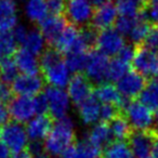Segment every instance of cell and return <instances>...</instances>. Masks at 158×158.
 <instances>
[{
  "label": "cell",
  "mask_w": 158,
  "mask_h": 158,
  "mask_svg": "<svg viewBox=\"0 0 158 158\" xmlns=\"http://www.w3.org/2000/svg\"><path fill=\"white\" fill-rule=\"evenodd\" d=\"M94 86L85 73L74 74L67 85V94L77 106L93 95Z\"/></svg>",
  "instance_id": "cell-9"
},
{
  "label": "cell",
  "mask_w": 158,
  "mask_h": 158,
  "mask_svg": "<svg viewBox=\"0 0 158 158\" xmlns=\"http://www.w3.org/2000/svg\"><path fill=\"white\" fill-rule=\"evenodd\" d=\"M40 72L44 81L55 88H64L69 82V70L63 54L53 47L42 51L39 59Z\"/></svg>",
  "instance_id": "cell-1"
},
{
  "label": "cell",
  "mask_w": 158,
  "mask_h": 158,
  "mask_svg": "<svg viewBox=\"0 0 158 158\" xmlns=\"http://www.w3.org/2000/svg\"><path fill=\"white\" fill-rule=\"evenodd\" d=\"M139 16H140V14H139L138 16H134V18H130V16H121L120 15L118 19H117L116 23H115L116 31L123 36H129L130 31H132L133 26L135 25Z\"/></svg>",
  "instance_id": "cell-35"
},
{
  "label": "cell",
  "mask_w": 158,
  "mask_h": 158,
  "mask_svg": "<svg viewBox=\"0 0 158 158\" xmlns=\"http://www.w3.org/2000/svg\"><path fill=\"white\" fill-rule=\"evenodd\" d=\"M16 44L12 31H0V59L13 56L18 50Z\"/></svg>",
  "instance_id": "cell-33"
},
{
  "label": "cell",
  "mask_w": 158,
  "mask_h": 158,
  "mask_svg": "<svg viewBox=\"0 0 158 158\" xmlns=\"http://www.w3.org/2000/svg\"><path fill=\"white\" fill-rule=\"evenodd\" d=\"M10 121V114L5 104L0 103V127H3Z\"/></svg>",
  "instance_id": "cell-46"
},
{
  "label": "cell",
  "mask_w": 158,
  "mask_h": 158,
  "mask_svg": "<svg viewBox=\"0 0 158 158\" xmlns=\"http://www.w3.org/2000/svg\"><path fill=\"white\" fill-rule=\"evenodd\" d=\"M18 72V66L13 56L0 59V79L2 80V82L8 85L13 82L19 76Z\"/></svg>",
  "instance_id": "cell-30"
},
{
  "label": "cell",
  "mask_w": 158,
  "mask_h": 158,
  "mask_svg": "<svg viewBox=\"0 0 158 158\" xmlns=\"http://www.w3.org/2000/svg\"><path fill=\"white\" fill-rule=\"evenodd\" d=\"M27 31H28L25 28V26H23V25H16L15 28H14L13 31H12L16 44H19L22 46L23 42H24V40H25V38H26Z\"/></svg>",
  "instance_id": "cell-44"
},
{
  "label": "cell",
  "mask_w": 158,
  "mask_h": 158,
  "mask_svg": "<svg viewBox=\"0 0 158 158\" xmlns=\"http://www.w3.org/2000/svg\"><path fill=\"white\" fill-rule=\"evenodd\" d=\"M130 68V64L121 61L120 59L112 60L108 64L107 74H106V81H118L121 77H123L128 73Z\"/></svg>",
  "instance_id": "cell-32"
},
{
  "label": "cell",
  "mask_w": 158,
  "mask_h": 158,
  "mask_svg": "<svg viewBox=\"0 0 158 158\" xmlns=\"http://www.w3.org/2000/svg\"><path fill=\"white\" fill-rule=\"evenodd\" d=\"M133 130H148L153 128L154 116L151 110L141 102L132 100L123 113Z\"/></svg>",
  "instance_id": "cell-7"
},
{
  "label": "cell",
  "mask_w": 158,
  "mask_h": 158,
  "mask_svg": "<svg viewBox=\"0 0 158 158\" xmlns=\"http://www.w3.org/2000/svg\"><path fill=\"white\" fill-rule=\"evenodd\" d=\"M131 64L133 70L148 80L158 77V53L144 44L135 46V53Z\"/></svg>",
  "instance_id": "cell-3"
},
{
  "label": "cell",
  "mask_w": 158,
  "mask_h": 158,
  "mask_svg": "<svg viewBox=\"0 0 158 158\" xmlns=\"http://www.w3.org/2000/svg\"><path fill=\"white\" fill-rule=\"evenodd\" d=\"M27 151L31 154L33 157H37V156L44 154V144L41 141H31L29 144H27Z\"/></svg>",
  "instance_id": "cell-43"
},
{
  "label": "cell",
  "mask_w": 158,
  "mask_h": 158,
  "mask_svg": "<svg viewBox=\"0 0 158 158\" xmlns=\"http://www.w3.org/2000/svg\"><path fill=\"white\" fill-rule=\"evenodd\" d=\"M77 157L76 158H99L102 154V149L89 142L87 139L76 143Z\"/></svg>",
  "instance_id": "cell-34"
},
{
  "label": "cell",
  "mask_w": 158,
  "mask_h": 158,
  "mask_svg": "<svg viewBox=\"0 0 158 158\" xmlns=\"http://www.w3.org/2000/svg\"><path fill=\"white\" fill-rule=\"evenodd\" d=\"M10 153L11 152L8 149V147L3 145L2 143H0V158H11Z\"/></svg>",
  "instance_id": "cell-47"
},
{
  "label": "cell",
  "mask_w": 158,
  "mask_h": 158,
  "mask_svg": "<svg viewBox=\"0 0 158 158\" xmlns=\"http://www.w3.org/2000/svg\"><path fill=\"white\" fill-rule=\"evenodd\" d=\"M147 79L135 70H130L117 81V89L123 98L133 100L139 98L144 89Z\"/></svg>",
  "instance_id": "cell-13"
},
{
  "label": "cell",
  "mask_w": 158,
  "mask_h": 158,
  "mask_svg": "<svg viewBox=\"0 0 158 158\" xmlns=\"http://www.w3.org/2000/svg\"><path fill=\"white\" fill-rule=\"evenodd\" d=\"M12 91L14 94L21 97H33L41 93V91L46 88L42 75H19L12 82Z\"/></svg>",
  "instance_id": "cell-10"
},
{
  "label": "cell",
  "mask_w": 158,
  "mask_h": 158,
  "mask_svg": "<svg viewBox=\"0 0 158 158\" xmlns=\"http://www.w3.org/2000/svg\"><path fill=\"white\" fill-rule=\"evenodd\" d=\"M88 54L89 52L66 54L64 59H65V63L67 65L68 70L74 73V74L84 73L87 65V61H88Z\"/></svg>",
  "instance_id": "cell-31"
},
{
  "label": "cell",
  "mask_w": 158,
  "mask_h": 158,
  "mask_svg": "<svg viewBox=\"0 0 158 158\" xmlns=\"http://www.w3.org/2000/svg\"><path fill=\"white\" fill-rule=\"evenodd\" d=\"M34 158H51L50 157V155H47V154H41V155H39V156H37V157H34Z\"/></svg>",
  "instance_id": "cell-52"
},
{
  "label": "cell",
  "mask_w": 158,
  "mask_h": 158,
  "mask_svg": "<svg viewBox=\"0 0 158 158\" xmlns=\"http://www.w3.org/2000/svg\"><path fill=\"white\" fill-rule=\"evenodd\" d=\"M44 95L49 104V115L56 120L66 117L69 110V97L67 92L61 88L49 86L44 88Z\"/></svg>",
  "instance_id": "cell-8"
},
{
  "label": "cell",
  "mask_w": 158,
  "mask_h": 158,
  "mask_svg": "<svg viewBox=\"0 0 158 158\" xmlns=\"http://www.w3.org/2000/svg\"><path fill=\"white\" fill-rule=\"evenodd\" d=\"M139 102L152 112L158 110V77L149 79L139 95Z\"/></svg>",
  "instance_id": "cell-24"
},
{
  "label": "cell",
  "mask_w": 158,
  "mask_h": 158,
  "mask_svg": "<svg viewBox=\"0 0 158 158\" xmlns=\"http://www.w3.org/2000/svg\"><path fill=\"white\" fill-rule=\"evenodd\" d=\"M108 57L98 50H92L88 54V61L85 68V75L91 80L101 85L106 82V74L108 68Z\"/></svg>",
  "instance_id": "cell-11"
},
{
  "label": "cell",
  "mask_w": 158,
  "mask_h": 158,
  "mask_svg": "<svg viewBox=\"0 0 158 158\" xmlns=\"http://www.w3.org/2000/svg\"><path fill=\"white\" fill-rule=\"evenodd\" d=\"M88 1L92 6H94V8L95 7H99V6H101L102 3H104V0H88Z\"/></svg>",
  "instance_id": "cell-50"
},
{
  "label": "cell",
  "mask_w": 158,
  "mask_h": 158,
  "mask_svg": "<svg viewBox=\"0 0 158 158\" xmlns=\"http://www.w3.org/2000/svg\"><path fill=\"white\" fill-rule=\"evenodd\" d=\"M77 157V147L76 142L74 144L69 145L67 148H65L62 154L60 155V158H76Z\"/></svg>",
  "instance_id": "cell-45"
},
{
  "label": "cell",
  "mask_w": 158,
  "mask_h": 158,
  "mask_svg": "<svg viewBox=\"0 0 158 158\" xmlns=\"http://www.w3.org/2000/svg\"><path fill=\"white\" fill-rule=\"evenodd\" d=\"M44 40L39 28H34L27 31L26 38L23 42V48L35 55L41 54L44 48Z\"/></svg>",
  "instance_id": "cell-29"
},
{
  "label": "cell",
  "mask_w": 158,
  "mask_h": 158,
  "mask_svg": "<svg viewBox=\"0 0 158 158\" xmlns=\"http://www.w3.org/2000/svg\"><path fill=\"white\" fill-rule=\"evenodd\" d=\"M68 25V22L64 16L49 15L39 23V31H41L46 42L49 47H53L57 38L60 37L65 27Z\"/></svg>",
  "instance_id": "cell-16"
},
{
  "label": "cell",
  "mask_w": 158,
  "mask_h": 158,
  "mask_svg": "<svg viewBox=\"0 0 158 158\" xmlns=\"http://www.w3.org/2000/svg\"><path fill=\"white\" fill-rule=\"evenodd\" d=\"M157 130L151 128L148 130H133L128 138V145L134 158H152L154 141Z\"/></svg>",
  "instance_id": "cell-6"
},
{
  "label": "cell",
  "mask_w": 158,
  "mask_h": 158,
  "mask_svg": "<svg viewBox=\"0 0 158 158\" xmlns=\"http://www.w3.org/2000/svg\"><path fill=\"white\" fill-rule=\"evenodd\" d=\"M13 91L12 88L6 82H0V103H9L13 99Z\"/></svg>",
  "instance_id": "cell-42"
},
{
  "label": "cell",
  "mask_w": 158,
  "mask_h": 158,
  "mask_svg": "<svg viewBox=\"0 0 158 158\" xmlns=\"http://www.w3.org/2000/svg\"><path fill=\"white\" fill-rule=\"evenodd\" d=\"M94 97L104 104H112L120 108L123 97L120 94L116 86L110 82L98 85L94 88Z\"/></svg>",
  "instance_id": "cell-19"
},
{
  "label": "cell",
  "mask_w": 158,
  "mask_h": 158,
  "mask_svg": "<svg viewBox=\"0 0 158 158\" xmlns=\"http://www.w3.org/2000/svg\"><path fill=\"white\" fill-rule=\"evenodd\" d=\"M102 158H134L128 143L123 141H112L102 151Z\"/></svg>",
  "instance_id": "cell-27"
},
{
  "label": "cell",
  "mask_w": 158,
  "mask_h": 158,
  "mask_svg": "<svg viewBox=\"0 0 158 158\" xmlns=\"http://www.w3.org/2000/svg\"><path fill=\"white\" fill-rule=\"evenodd\" d=\"M53 120L54 119L49 114L38 115L31 119L25 127L27 136L31 141H41L42 139H46L53 127Z\"/></svg>",
  "instance_id": "cell-17"
},
{
  "label": "cell",
  "mask_w": 158,
  "mask_h": 158,
  "mask_svg": "<svg viewBox=\"0 0 158 158\" xmlns=\"http://www.w3.org/2000/svg\"><path fill=\"white\" fill-rule=\"evenodd\" d=\"M152 24L147 21L143 12L140 14L138 21H136L135 25L133 26L132 31L129 34V38L131 40L133 46H141L144 44L145 40H146L148 33L151 31Z\"/></svg>",
  "instance_id": "cell-26"
},
{
  "label": "cell",
  "mask_w": 158,
  "mask_h": 158,
  "mask_svg": "<svg viewBox=\"0 0 158 158\" xmlns=\"http://www.w3.org/2000/svg\"><path fill=\"white\" fill-rule=\"evenodd\" d=\"M117 16H118V11L116 6L107 1L94 8L91 25L95 27L98 31L112 28L113 26H115V23L118 19Z\"/></svg>",
  "instance_id": "cell-15"
},
{
  "label": "cell",
  "mask_w": 158,
  "mask_h": 158,
  "mask_svg": "<svg viewBox=\"0 0 158 158\" xmlns=\"http://www.w3.org/2000/svg\"><path fill=\"white\" fill-rule=\"evenodd\" d=\"M18 69L25 75H38L40 72L39 59L26 49H18L13 55Z\"/></svg>",
  "instance_id": "cell-18"
},
{
  "label": "cell",
  "mask_w": 158,
  "mask_h": 158,
  "mask_svg": "<svg viewBox=\"0 0 158 158\" xmlns=\"http://www.w3.org/2000/svg\"><path fill=\"white\" fill-rule=\"evenodd\" d=\"M76 133L73 120L68 116L56 120L44 140V149L52 156H60L69 145L74 144Z\"/></svg>",
  "instance_id": "cell-2"
},
{
  "label": "cell",
  "mask_w": 158,
  "mask_h": 158,
  "mask_svg": "<svg viewBox=\"0 0 158 158\" xmlns=\"http://www.w3.org/2000/svg\"><path fill=\"white\" fill-rule=\"evenodd\" d=\"M34 106H35L36 114L38 115L49 114V104L44 93H40V94L36 95V98L34 99Z\"/></svg>",
  "instance_id": "cell-40"
},
{
  "label": "cell",
  "mask_w": 158,
  "mask_h": 158,
  "mask_svg": "<svg viewBox=\"0 0 158 158\" xmlns=\"http://www.w3.org/2000/svg\"><path fill=\"white\" fill-rule=\"evenodd\" d=\"M93 10L88 0H66L64 18L69 24L82 28L91 24Z\"/></svg>",
  "instance_id": "cell-5"
},
{
  "label": "cell",
  "mask_w": 158,
  "mask_h": 158,
  "mask_svg": "<svg viewBox=\"0 0 158 158\" xmlns=\"http://www.w3.org/2000/svg\"><path fill=\"white\" fill-rule=\"evenodd\" d=\"M12 158H34V157L31 156V154L27 151V148H25V149H23L22 152H20V153L14 154V156Z\"/></svg>",
  "instance_id": "cell-48"
},
{
  "label": "cell",
  "mask_w": 158,
  "mask_h": 158,
  "mask_svg": "<svg viewBox=\"0 0 158 158\" xmlns=\"http://www.w3.org/2000/svg\"><path fill=\"white\" fill-rule=\"evenodd\" d=\"M152 158H158V131L156 134L155 141H154L153 151H152Z\"/></svg>",
  "instance_id": "cell-49"
},
{
  "label": "cell",
  "mask_w": 158,
  "mask_h": 158,
  "mask_svg": "<svg viewBox=\"0 0 158 158\" xmlns=\"http://www.w3.org/2000/svg\"><path fill=\"white\" fill-rule=\"evenodd\" d=\"M123 36L120 35L116 29L107 28L99 31L97 41L98 51L106 56H115L125 46Z\"/></svg>",
  "instance_id": "cell-12"
},
{
  "label": "cell",
  "mask_w": 158,
  "mask_h": 158,
  "mask_svg": "<svg viewBox=\"0 0 158 158\" xmlns=\"http://www.w3.org/2000/svg\"><path fill=\"white\" fill-rule=\"evenodd\" d=\"M26 15L31 22L39 24L42 20L47 18L48 7L46 0H27L25 6Z\"/></svg>",
  "instance_id": "cell-28"
},
{
  "label": "cell",
  "mask_w": 158,
  "mask_h": 158,
  "mask_svg": "<svg viewBox=\"0 0 158 158\" xmlns=\"http://www.w3.org/2000/svg\"><path fill=\"white\" fill-rule=\"evenodd\" d=\"M108 126H110L113 138L118 139V141L128 140L131 132L133 131V129H132L128 119L121 113L117 115L113 120H110L108 123Z\"/></svg>",
  "instance_id": "cell-25"
},
{
  "label": "cell",
  "mask_w": 158,
  "mask_h": 158,
  "mask_svg": "<svg viewBox=\"0 0 158 158\" xmlns=\"http://www.w3.org/2000/svg\"><path fill=\"white\" fill-rule=\"evenodd\" d=\"M8 110L14 121L16 123H26L31 119L35 113L34 99L29 97H13V99L8 103Z\"/></svg>",
  "instance_id": "cell-14"
},
{
  "label": "cell",
  "mask_w": 158,
  "mask_h": 158,
  "mask_svg": "<svg viewBox=\"0 0 158 158\" xmlns=\"http://www.w3.org/2000/svg\"><path fill=\"white\" fill-rule=\"evenodd\" d=\"M154 123H155V129L158 131V110L156 112V115H155V117H154Z\"/></svg>",
  "instance_id": "cell-51"
},
{
  "label": "cell",
  "mask_w": 158,
  "mask_h": 158,
  "mask_svg": "<svg viewBox=\"0 0 158 158\" xmlns=\"http://www.w3.org/2000/svg\"><path fill=\"white\" fill-rule=\"evenodd\" d=\"M134 53H135V46L133 44H125L123 48L119 51L118 55V59H120L121 61L126 62V63L130 64L133 60L134 56Z\"/></svg>",
  "instance_id": "cell-41"
},
{
  "label": "cell",
  "mask_w": 158,
  "mask_h": 158,
  "mask_svg": "<svg viewBox=\"0 0 158 158\" xmlns=\"http://www.w3.org/2000/svg\"><path fill=\"white\" fill-rule=\"evenodd\" d=\"M18 25L14 0H0V31H11Z\"/></svg>",
  "instance_id": "cell-20"
},
{
  "label": "cell",
  "mask_w": 158,
  "mask_h": 158,
  "mask_svg": "<svg viewBox=\"0 0 158 158\" xmlns=\"http://www.w3.org/2000/svg\"><path fill=\"white\" fill-rule=\"evenodd\" d=\"M79 37V28L74 25L69 24L65 27L63 33L60 35L55 44H53V48H55L62 54H67L73 50V48L76 44Z\"/></svg>",
  "instance_id": "cell-22"
},
{
  "label": "cell",
  "mask_w": 158,
  "mask_h": 158,
  "mask_svg": "<svg viewBox=\"0 0 158 158\" xmlns=\"http://www.w3.org/2000/svg\"><path fill=\"white\" fill-rule=\"evenodd\" d=\"M86 139L99 148L102 149V147H105L106 145H108L112 142L113 139L108 123L101 121V123L93 126V128L89 131Z\"/></svg>",
  "instance_id": "cell-23"
},
{
  "label": "cell",
  "mask_w": 158,
  "mask_h": 158,
  "mask_svg": "<svg viewBox=\"0 0 158 158\" xmlns=\"http://www.w3.org/2000/svg\"><path fill=\"white\" fill-rule=\"evenodd\" d=\"M120 110L117 106L112 105V104H103L101 106V115L100 118L104 123H110V120L115 118L118 114H120Z\"/></svg>",
  "instance_id": "cell-36"
},
{
  "label": "cell",
  "mask_w": 158,
  "mask_h": 158,
  "mask_svg": "<svg viewBox=\"0 0 158 158\" xmlns=\"http://www.w3.org/2000/svg\"><path fill=\"white\" fill-rule=\"evenodd\" d=\"M78 113L79 117L85 125H92L100 118V115H101L100 101L94 95H91L89 99L84 101L81 104H79Z\"/></svg>",
  "instance_id": "cell-21"
},
{
  "label": "cell",
  "mask_w": 158,
  "mask_h": 158,
  "mask_svg": "<svg viewBox=\"0 0 158 158\" xmlns=\"http://www.w3.org/2000/svg\"><path fill=\"white\" fill-rule=\"evenodd\" d=\"M27 133L23 123L9 121L0 129V140L13 154L20 153L27 147Z\"/></svg>",
  "instance_id": "cell-4"
},
{
  "label": "cell",
  "mask_w": 158,
  "mask_h": 158,
  "mask_svg": "<svg viewBox=\"0 0 158 158\" xmlns=\"http://www.w3.org/2000/svg\"><path fill=\"white\" fill-rule=\"evenodd\" d=\"M143 14L147 21H153L154 24H158V0H148Z\"/></svg>",
  "instance_id": "cell-38"
},
{
  "label": "cell",
  "mask_w": 158,
  "mask_h": 158,
  "mask_svg": "<svg viewBox=\"0 0 158 158\" xmlns=\"http://www.w3.org/2000/svg\"><path fill=\"white\" fill-rule=\"evenodd\" d=\"M144 46L158 53V24H153L148 33Z\"/></svg>",
  "instance_id": "cell-39"
},
{
  "label": "cell",
  "mask_w": 158,
  "mask_h": 158,
  "mask_svg": "<svg viewBox=\"0 0 158 158\" xmlns=\"http://www.w3.org/2000/svg\"><path fill=\"white\" fill-rule=\"evenodd\" d=\"M46 3L51 15L64 16L66 0H46Z\"/></svg>",
  "instance_id": "cell-37"
}]
</instances>
